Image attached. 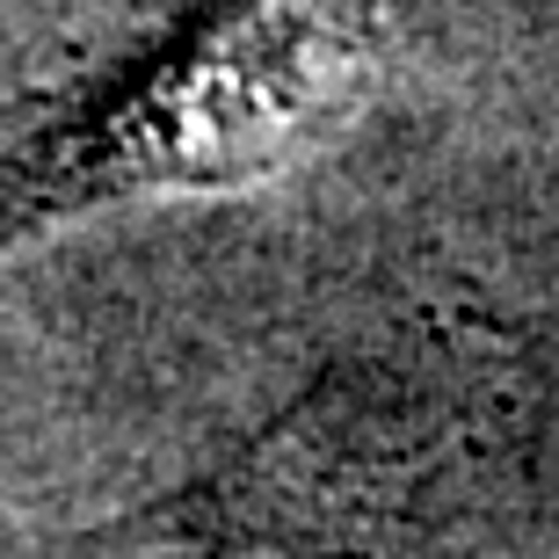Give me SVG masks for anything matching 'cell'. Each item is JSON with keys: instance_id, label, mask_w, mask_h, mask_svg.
Instances as JSON below:
<instances>
[{"instance_id": "cell-1", "label": "cell", "mask_w": 559, "mask_h": 559, "mask_svg": "<svg viewBox=\"0 0 559 559\" xmlns=\"http://www.w3.org/2000/svg\"><path fill=\"white\" fill-rule=\"evenodd\" d=\"M364 87V0H233L0 175V254L87 211L270 182L349 124Z\"/></svg>"}]
</instances>
